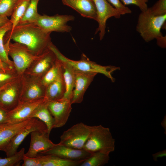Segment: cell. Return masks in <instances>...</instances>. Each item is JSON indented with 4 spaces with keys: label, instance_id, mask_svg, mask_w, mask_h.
Wrapping results in <instances>:
<instances>
[{
    "label": "cell",
    "instance_id": "obj_13",
    "mask_svg": "<svg viewBox=\"0 0 166 166\" xmlns=\"http://www.w3.org/2000/svg\"><path fill=\"white\" fill-rule=\"evenodd\" d=\"M43 154H49L69 160H84L88 158L91 153L83 149H77L70 148L60 144L41 153Z\"/></svg>",
    "mask_w": 166,
    "mask_h": 166
},
{
    "label": "cell",
    "instance_id": "obj_1",
    "mask_svg": "<svg viewBox=\"0 0 166 166\" xmlns=\"http://www.w3.org/2000/svg\"><path fill=\"white\" fill-rule=\"evenodd\" d=\"M51 33L42 30L35 23L18 24L4 37V44L11 40L25 45L35 54L40 55L49 49L52 43Z\"/></svg>",
    "mask_w": 166,
    "mask_h": 166
},
{
    "label": "cell",
    "instance_id": "obj_16",
    "mask_svg": "<svg viewBox=\"0 0 166 166\" xmlns=\"http://www.w3.org/2000/svg\"><path fill=\"white\" fill-rule=\"evenodd\" d=\"M63 4L76 10L83 17L97 19V10L93 0H61Z\"/></svg>",
    "mask_w": 166,
    "mask_h": 166
},
{
    "label": "cell",
    "instance_id": "obj_19",
    "mask_svg": "<svg viewBox=\"0 0 166 166\" xmlns=\"http://www.w3.org/2000/svg\"><path fill=\"white\" fill-rule=\"evenodd\" d=\"M8 85L0 92V106L9 112L15 108L19 104L17 103L16 88Z\"/></svg>",
    "mask_w": 166,
    "mask_h": 166
},
{
    "label": "cell",
    "instance_id": "obj_23",
    "mask_svg": "<svg viewBox=\"0 0 166 166\" xmlns=\"http://www.w3.org/2000/svg\"><path fill=\"white\" fill-rule=\"evenodd\" d=\"M63 63L57 58L54 64L45 73L42 80L43 85L46 87L62 74Z\"/></svg>",
    "mask_w": 166,
    "mask_h": 166
},
{
    "label": "cell",
    "instance_id": "obj_39",
    "mask_svg": "<svg viewBox=\"0 0 166 166\" xmlns=\"http://www.w3.org/2000/svg\"><path fill=\"white\" fill-rule=\"evenodd\" d=\"M5 65H6L4 64L0 59V71L6 70V68Z\"/></svg>",
    "mask_w": 166,
    "mask_h": 166
},
{
    "label": "cell",
    "instance_id": "obj_37",
    "mask_svg": "<svg viewBox=\"0 0 166 166\" xmlns=\"http://www.w3.org/2000/svg\"><path fill=\"white\" fill-rule=\"evenodd\" d=\"M166 156V150H164L162 151L157 152L153 155L152 156L153 159L155 161H157V158L159 157H162L163 156Z\"/></svg>",
    "mask_w": 166,
    "mask_h": 166
},
{
    "label": "cell",
    "instance_id": "obj_35",
    "mask_svg": "<svg viewBox=\"0 0 166 166\" xmlns=\"http://www.w3.org/2000/svg\"><path fill=\"white\" fill-rule=\"evenodd\" d=\"M8 112L0 106V125L7 123Z\"/></svg>",
    "mask_w": 166,
    "mask_h": 166
},
{
    "label": "cell",
    "instance_id": "obj_11",
    "mask_svg": "<svg viewBox=\"0 0 166 166\" xmlns=\"http://www.w3.org/2000/svg\"><path fill=\"white\" fill-rule=\"evenodd\" d=\"M39 130L47 131L45 124L38 119L15 135L1 150L4 151L7 157L13 155L17 152L18 148L25 138L33 131Z\"/></svg>",
    "mask_w": 166,
    "mask_h": 166
},
{
    "label": "cell",
    "instance_id": "obj_31",
    "mask_svg": "<svg viewBox=\"0 0 166 166\" xmlns=\"http://www.w3.org/2000/svg\"><path fill=\"white\" fill-rule=\"evenodd\" d=\"M118 11L121 15L132 13L131 10L128 7L124 5L120 0H107Z\"/></svg>",
    "mask_w": 166,
    "mask_h": 166
},
{
    "label": "cell",
    "instance_id": "obj_24",
    "mask_svg": "<svg viewBox=\"0 0 166 166\" xmlns=\"http://www.w3.org/2000/svg\"><path fill=\"white\" fill-rule=\"evenodd\" d=\"M39 1V0H30L25 13L18 24L35 23L40 15L37 10V6Z\"/></svg>",
    "mask_w": 166,
    "mask_h": 166
},
{
    "label": "cell",
    "instance_id": "obj_22",
    "mask_svg": "<svg viewBox=\"0 0 166 166\" xmlns=\"http://www.w3.org/2000/svg\"><path fill=\"white\" fill-rule=\"evenodd\" d=\"M31 0H18L11 16L10 21L12 25V31L19 24L24 15Z\"/></svg>",
    "mask_w": 166,
    "mask_h": 166
},
{
    "label": "cell",
    "instance_id": "obj_3",
    "mask_svg": "<svg viewBox=\"0 0 166 166\" xmlns=\"http://www.w3.org/2000/svg\"><path fill=\"white\" fill-rule=\"evenodd\" d=\"M166 20V14L155 16L148 8L139 14L136 30L145 42H149L163 35L161 29L165 24Z\"/></svg>",
    "mask_w": 166,
    "mask_h": 166
},
{
    "label": "cell",
    "instance_id": "obj_18",
    "mask_svg": "<svg viewBox=\"0 0 166 166\" xmlns=\"http://www.w3.org/2000/svg\"><path fill=\"white\" fill-rule=\"evenodd\" d=\"M45 98L48 101L61 99L65 92V86L62 74L46 86Z\"/></svg>",
    "mask_w": 166,
    "mask_h": 166
},
{
    "label": "cell",
    "instance_id": "obj_20",
    "mask_svg": "<svg viewBox=\"0 0 166 166\" xmlns=\"http://www.w3.org/2000/svg\"><path fill=\"white\" fill-rule=\"evenodd\" d=\"M61 61L63 63V76L65 86V93L62 98L71 101L75 86V70L69 64Z\"/></svg>",
    "mask_w": 166,
    "mask_h": 166
},
{
    "label": "cell",
    "instance_id": "obj_40",
    "mask_svg": "<svg viewBox=\"0 0 166 166\" xmlns=\"http://www.w3.org/2000/svg\"><path fill=\"white\" fill-rule=\"evenodd\" d=\"M8 85V84L4 85L1 87H0V92L2 90H3Z\"/></svg>",
    "mask_w": 166,
    "mask_h": 166
},
{
    "label": "cell",
    "instance_id": "obj_17",
    "mask_svg": "<svg viewBox=\"0 0 166 166\" xmlns=\"http://www.w3.org/2000/svg\"><path fill=\"white\" fill-rule=\"evenodd\" d=\"M49 102L45 99L31 113L29 118H37L43 122L47 127L49 136L53 128L54 120L48 108Z\"/></svg>",
    "mask_w": 166,
    "mask_h": 166
},
{
    "label": "cell",
    "instance_id": "obj_21",
    "mask_svg": "<svg viewBox=\"0 0 166 166\" xmlns=\"http://www.w3.org/2000/svg\"><path fill=\"white\" fill-rule=\"evenodd\" d=\"M39 155L42 166H80L84 160L73 161L49 154Z\"/></svg>",
    "mask_w": 166,
    "mask_h": 166
},
{
    "label": "cell",
    "instance_id": "obj_15",
    "mask_svg": "<svg viewBox=\"0 0 166 166\" xmlns=\"http://www.w3.org/2000/svg\"><path fill=\"white\" fill-rule=\"evenodd\" d=\"M29 118L24 121L15 123H6L0 126V150L16 134L38 120Z\"/></svg>",
    "mask_w": 166,
    "mask_h": 166
},
{
    "label": "cell",
    "instance_id": "obj_26",
    "mask_svg": "<svg viewBox=\"0 0 166 166\" xmlns=\"http://www.w3.org/2000/svg\"><path fill=\"white\" fill-rule=\"evenodd\" d=\"M12 25L10 21L0 27V59L6 65H11L12 62L9 58L4 43V37L6 34L12 29Z\"/></svg>",
    "mask_w": 166,
    "mask_h": 166
},
{
    "label": "cell",
    "instance_id": "obj_5",
    "mask_svg": "<svg viewBox=\"0 0 166 166\" xmlns=\"http://www.w3.org/2000/svg\"><path fill=\"white\" fill-rule=\"evenodd\" d=\"M92 127L82 122L74 125L64 132L60 136L59 143L73 148L83 149Z\"/></svg>",
    "mask_w": 166,
    "mask_h": 166
},
{
    "label": "cell",
    "instance_id": "obj_12",
    "mask_svg": "<svg viewBox=\"0 0 166 166\" xmlns=\"http://www.w3.org/2000/svg\"><path fill=\"white\" fill-rule=\"evenodd\" d=\"M45 100L44 97L31 101L20 102L15 108L8 112L7 123H17L29 118L31 113Z\"/></svg>",
    "mask_w": 166,
    "mask_h": 166
},
{
    "label": "cell",
    "instance_id": "obj_14",
    "mask_svg": "<svg viewBox=\"0 0 166 166\" xmlns=\"http://www.w3.org/2000/svg\"><path fill=\"white\" fill-rule=\"evenodd\" d=\"M97 73L75 70V81L71 102L72 104L80 103L85 93Z\"/></svg>",
    "mask_w": 166,
    "mask_h": 166
},
{
    "label": "cell",
    "instance_id": "obj_28",
    "mask_svg": "<svg viewBox=\"0 0 166 166\" xmlns=\"http://www.w3.org/2000/svg\"><path fill=\"white\" fill-rule=\"evenodd\" d=\"M45 97L41 88L37 84H33L29 87L21 102L31 101Z\"/></svg>",
    "mask_w": 166,
    "mask_h": 166
},
{
    "label": "cell",
    "instance_id": "obj_32",
    "mask_svg": "<svg viewBox=\"0 0 166 166\" xmlns=\"http://www.w3.org/2000/svg\"><path fill=\"white\" fill-rule=\"evenodd\" d=\"M125 6L130 4L135 5L138 6L141 11L146 10L148 8L147 3L148 0H120Z\"/></svg>",
    "mask_w": 166,
    "mask_h": 166
},
{
    "label": "cell",
    "instance_id": "obj_7",
    "mask_svg": "<svg viewBox=\"0 0 166 166\" xmlns=\"http://www.w3.org/2000/svg\"><path fill=\"white\" fill-rule=\"evenodd\" d=\"M74 17L69 15H59L49 16L46 15H39L35 22L44 31L51 33L52 32H69L72 27L67 23L73 21Z\"/></svg>",
    "mask_w": 166,
    "mask_h": 166
},
{
    "label": "cell",
    "instance_id": "obj_36",
    "mask_svg": "<svg viewBox=\"0 0 166 166\" xmlns=\"http://www.w3.org/2000/svg\"><path fill=\"white\" fill-rule=\"evenodd\" d=\"M157 44L160 47L165 48L166 46V36L163 35L159 36L156 39Z\"/></svg>",
    "mask_w": 166,
    "mask_h": 166
},
{
    "label": "cell",
    "instance_id": "obj_25",
    "mask_svg": "<svg viewBox=\"0 0 166 166\" xmlns=\"http://www.w3.org/2000/svg\"><path fill=\"white\" fill-rule=\"evenodd\" d=\"M109 160V154L100 152H95L91 153L80 166H102L107 163Z\"/></svg>",
    "mask_w": 166,
    "mask_h": 166
},
{
    "label": "cell",
    "instance_id": "obj_27",
    "mask_svg": "<svg viewBox=\"0 0 166 166\" xmlns=\"http://www.w3.org/2000/svg\"><path fill=\"white\" fill-rule=\"evenodd\" d=\"M25 150L23 148L13 155L5 158L0 157V166H19L24 158Z\"/></svg>",
    "mask_w": 166,
    "mask_h": 166
},
{
    "label": "cell",
    "instance_id": "obj_41",
    "mask_svg": "<svg viewBox=\"0 0 166 166\" xmlns=\"http://www.w3.org/2000/svg\"></svg>",
    "mask_w": 166,
    "mask_h": 166
},
{
    "label": "cell",
    "instance_id": "obj_8",
    "mask_svg": "<svg viewBox=\"0 0 166 166\" xmlns=\"http://www.w3.org/2000/svg\"><path fill=\"white\" fill-rule=\"evenodd\" d=\"M96 9L97 21L98 24L95 34L99 33L100 40L103 39L105 34L106 22L109 18L114 17L119 18L121 15L107 0H93Z\"/></svg>",
    "mask_w": 166,
    "mask_h": 166
},
{
    "label": "cell",
    "instance_id": "obj_33",
    "mask_svg": "<svg viewBox=\"0 0 166 166\" xmlns=\"http://www.w3.org/2000/svg\"><path fill=\"white\" fill-rule=\"evenodd\" d=\"M22 166H42L39 156L34 157H29L24 155L23 159Z\"/></svg>",
    "mask_w": 166,
    "mask_h": 166
},
{
    "label": "cell",
    "instance_id": "obj_34",
    "mask_svg": "<svg viewBox=\"0 0 166 166\" xmlns=\"http://www.w3.org/2000/svg\"><path fill=\"white\" fill-rule=\"evenodd\" d=\"M6 70L0 71V87L8 84L7 82L12 77L11 75L7 73Z\"/></svg>",
    "mask_w": 166,
    "mask_h": 166
},
{
    "label": "cell",
    "instance_id": "obj_6",
    "mask_svg": "<svg viewBox=\"0 0 166 166\" xmlns=\"http://www.w3.org/2000/svg\"><path fill=\"white\" fill-rule=\"evenodd\" d=\"M5 47L8 55L13 59L16 69L20 72L24 71L34 61L39 59L42 55H36L25 45L16 42H10L5 44Z\"/></svg>",
    "mask_w": 166,
    "mask_h": 166
},
{
    "label": "cell",
    "instance_id": "obj_9",
    "mask_svg": "<svg viewBox=\"0 0 166 166\" xmlns=\"http://www.w3.org/2000/svg\"><path fill=\"white\" fill-rule=\"evenodd\" d=\"M30 134L31 140L29 148L24 154L26 156L35 157L38 153L49 150L56 144L49 139L47 130H35Z\"/></svg>",
    "mask_w": 166,
    "mask_h": 166
},
{
    "label": "cell",
    "instance_id": "obj_2",
    "mask_svg": "<svg viewBox=\"0 0 166 166\" xmlns=\"http://www.w3.org/2000/svg\"><path fill=\"white\" fill-rule=\"evenodd\" d=\"M115 142L109 128L101 125L93 126L83 149L90 153L100 152L109 154L114 150Z\"/></svg>",
    "mask_w": 166,
    "mask_h": 166
},
{
    "label": "cell",
    "instance_id": "obj_30",
    "mask_svg": "<svg viewBox=\"0 0 166 166\" xmlns=\"http://www.w3.org/2000/svg\"><path fill=\"white\" fill-rule=\"evenodd\" d=\"M154 15L160 16L166 14V0H158L151 7L148 8Z\"/></svg>",
    "mask_w": 166,
    "mask_h": 166
},
{
    "label": "cell",
    "instance_id": "obj_38",
    "mask_svg": "<svg viewBox=\"0 0 166 166\" xmlns=\"http://www.w3.org/2000/svg\"><path fill=\"white\" fill-rule=\"evenodd\" d=\"M10 21L8 17L6 16H0V27L2 26Z\"/></svg>",
    "mask_w": 166,
    "mask_h": 166
},
{
    "label": "cell",
    "instance_id": "obj_4",
    "mask_svg": "<svg viewBox=\"0 0 166 166\" xmlns=\"http://www.w3.org/2000/svg\"><path fill=\"white\" fill-rule=\"evenodd\" d=\"M49 48L54 53L57 58L69 64L75 70L102 73L110 78L112 82L114 81V79L112 77L111 73L119 68L113 66H104L98 64L90 60L83 53L82 54L80 60H72L62 54L52 43L50 45Z\"/></svg>",
    "mask_w": 166,
    "mask_h": 166
},
{
    "label": "cell",
    "instance_id": "obj_10",
    "mask_svg": "<svg viewBox=\"0 0 166 166\" xmlns=\"http://www.w3.org/2000/svg\"><path fill=\"white\" fill-rule=\"evenodd\" d=\"M72 105L70 101L63 98L49 102L48 108L54 120L53 128L65 124L71 111Z\"/></svg>",
    "mask_w": 166,
    "mask_h": 166
},
{
    "label": "cell",
    "instance_id": "obj_29",
    "mask_svg": "<svg viewBox=\"0 0 166 166\" xmlns=\"http://www.w3.org/2000/svg\"><path fill=\"white\" fill-rule=\"evenodd\" d=\"M18 0H0V16H11Z\"/></svg>",
    "mask_w": 166,
    "mask_h": 166
}]
</instances>
